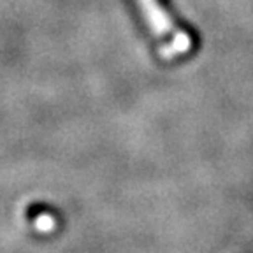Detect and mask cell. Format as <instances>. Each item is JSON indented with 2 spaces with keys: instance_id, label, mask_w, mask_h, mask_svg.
Instances as JSON below:
<instances>
[{
  "instance_id": "2",
  "label": "cell",
  "mask_w": 253,
  "mask_h": 253,
  "mask_svg": "<svg viewBox=\"0 0 253 253\" xmlns=\"http://www.w3.org/2000/svg\"><path fill=\"white\" fill-rule=\"evenodd\" d=\"M192 46V39L186 32H178L176 37L172 39V42L167 47H162V56L164 58H172L174 55H179V53H186Z\"/></svg>"
},
{
  "instance_id": "1",
  "label": "cell",
  "mask_w": 253,
  "mask_h": 253,
  "mask_svg": "<svg viewBox=\"0 0 253 253\" xmlns=\"http://www.w3.org/2000/svg\"><path fill=\"white\" fill-rule=\"evenodd\" d=\"M139 4L144 11V16H146L155 36H166L172 30V23H170L169 16L157 4V0H139Z\"/></svg>"
}]
</instances>
